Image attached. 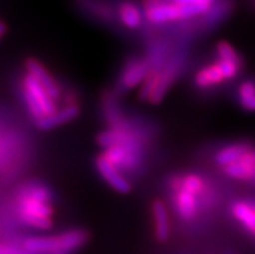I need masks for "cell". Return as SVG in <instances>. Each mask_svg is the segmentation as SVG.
<instances>
[{"label": "cell", "instance_id": "obj_1", "mask_svg": "<svg viewBox=\"0 0 255 254\" xmlns=\"http://www.w3.org/2000/svg\"><path fill=\"white\" fill-rule=\"evenodd\" d=\"M51 192L39 184L26 187L18 201V216L25 225L36 230H49L53 226Z\"/></svg>", "mask_w": 255, "mask_h": 254}, {"label": "cell", "instance_id": "obj_2", "mask_svg": "<svg viewBox=\"0 0 255 254\" xmlns=\"http://www.w3.org/2000/svg\"><path fill=\"white\" fill-rule=\"evenodd\" d=\"M90 235L83 229H73L52 236H34L23 242L30 254H73L87 244Z\"/></svg>", "mask_w": 255, "mask_h": 254}, {"label": "cell", "instance_id": "obj_3", "mask_svg": "<svg viewBox=\"0 0 255 254\" xmlns=\"http://www.w3.org/2000/svg\"><path fill=\"white\" fill-rule=\"evenodd\" d=\"M184 53L178 52L174 57L161 69H152L139 91V97L152 105H157L165 99L172 83L184 64Z\"/></svg>", "mask_w": 255, "mask_h": 254}, {"label": "cell", "instance_id": "obj_4", "mask_svg": "<svg viewBox=\"0 0 255 254\" xmlns=\"http://www.w3.org/2000/svg\"><path fill=\"white\" fill-rule=\"evenodd\" d=\"M22 93L27 110L32 118H35V121L53 114L58 109L56 100L51 97L44 87L29 73L23 77Z\"/></svg>", "mask_w": 255, "mask_h": 254}, {"label": "cell", "instance_id": "obj_5", "mask_svg": "<svg viewBox=\"0 0 255 254\" xmlns=\"http://www.w3.org/2000/svg\"><path fill=\"white\" fill-rule=\"evenodd\" d=\"M103 155L121 169L123 173L136 171L141 166L144 158L142 143H126V144L112 145L104 148Z\"/></svg>", "mask_w": 255, "mask_h": 254}, {"label": "cell", "instance_id": "obj_6", "mask_svg": "<svg viewBox=\"0 0 255 254\" xmlns=\"http://www.w3.org/2000/svg\"><path fill=\"white\" fill-rule=\"evenodd\" d=\"M142 6L145 19L153 25L178 22L184 19L181 9L171 0H144Z\"/></svg>", "mask_w": 255, "mask_h": 254}, {"label": "cell", "instance_id": "obj_7", "mask_svg": "<svg viewBox=\"0 0 255 254\" xmlns=\"http://www.w3.org/2000/svg\"><path fill=\"white\" fill-rule=\"evenodd\" d=\"M152 69V64L148 60V57L133 56V57L128 58L121 70L120 81H118L120 88L123 91H128L141 86L148 78Z\"/></svg>", "mask_w": 255, "mask_h": 254}, {"label": "cell", "instance_id": "obj_8", "mask_svg": "<svg viewBox=\"0 0 255 254\" xmlns=\"http://www.w3.org/2000/svg\"><path fill=\"white\" fill-rule=\"evenodd\" d=\"M95 168H96L97 173L100 174L101 179L112 190L118 193H122V195L131 192L132 184L127 179L125 173L118 166H116L113 162H110L103 153L100 156H97L96 160H95Z\"/></svg>", "mask_w": 255, "mask_h": 254}, {"label": "cell", "instance_id": "obj_9", "mask_svg": "<svg viewBox=\"0 0 255 254\" xmlns=\"http://www.w3.org/2000/svg\"><path fill=\"white\" fill-rule=\"evenodd\" d=\"M170 188L172 190V206L176 216L184 222H192L200 213L201 196L181 187L170 186Z\"/></svg>", "mask_w": 255, "mask_h": 254}, {"label": "cell", "instance_id": "obj_10", "mask_svg": "<svg viewBox=\"0 0 255 254\" xmlns=\"http://www.w3.org/2000/svg\"><path fill=\"white\" fill-rule=\"evenodd\" d=\"M215 53H217L215 61L223 70L227 81L235 79L243 69V58L237 49L230 42L220 40L215 45Z\"/></svg>", "mask_w": 255, "mask_h": 254}, {"label": "cell", "instance_id": "obj_11", "mask_svg": "<svg viewBox=\"0 0 255 254\" xmlns=\"http://www.w3.org/2000/svg\"><path fill=\"white\" fill-rule=\"evenodd\" d=\"M224 174L241 182H255V147L252 145L240 160L223 168Z\"/></svg>", "mask_w": 255, "mask_h": 254}, {"label": "cell", "instance_id": "obj_12", "mask_svg": "<svg viewBox=\"0 0 255 254\" xmlns=\"http://www.w3.org/2000/svg\"><path fill=\"white\" fill-rule=\"evenodd\" d=\"M150 214L153 219V234L158 243L168 242L171 235L170 214L166 204L162 200H154L150 208Z\"/></svg>", "mask_w": 255, "mask_h": 254}, {"label": "cell", "instance_id": "obj_13", "mask_svg": "<svg viewBox=\"0 0 255 254\" xmlns=\"http://www.w3.org/2000/svg\"><path fill=\"white\" fill-rule=\"evenodd\" d=\"M81 114V108L78 105V103H68L65 106H62L61 109H57L53 114L45 116L43 118L36 121V126L43 131H48V130H53L56 127H60L62 125L74 121Z\"/></svg>", "mask_w": 255, "mask_h": 254}, {"label": "cell", "instance_id": "obj_14", "mask_svg": "<svg viewBox=\"0 0 255 254\" xmlns=\"http://www.w3.org/2000/svg\"><path fill=\"white\" fill-rule=\"evenodd\" d=\"M26 71L31 74L32 77L35 78L39 83L42 84L45 88V91L51 95V97L57 101L61 97V88L58 86L57 81H56L53 75L49 73L47 69L44 68V65L40 61H38L36 58H29L26 61Z\"/></svg>", "mask_w": 255, "mask_h": 254}, {"label": "cell", "instance_id": "obj_15", "mask_svg": "<svg viewBox=\"0 0 255 254\" xmlns=\"http://www.w3.org/2000/svg\"><path fill=\"white\" fill-rule=\"evenodd\" d=\"M233 219L245 230L250 236L255 238V201L239 200L231 205Z\"/></svg>", "mask_w": 255, "mask_h": 254}, {"label": "cell", "instance_id": "obj_16", "mask_svg": "<svg viewBox=\"0 0 255 254\" xmlns=\"http://www.w3.org/2000/svg\"><path fill=\"white\" fill-rule=\"evenodd\" d=\"M226 77L217 61L210 62V64L205 65L202 68L197 70L194 74L193 82L194 86L201 90H207V88H213L215 86H219L223 82H226Z\"/></svg>", "mask_w": 255, "mask_h": 254}, {"label": "cell", "instance_id": "obj_17", "mask_svg": "<svg viewBox=\"0 0 255 254\" xmlns=\"http://www.w3.org/2000/svg\"><path fill=\"white\" fill-rule=\"evenodd\" d=\"M144 10L140 9V6L133 1H123L118 6V18L126 29L137 30L142 25V19L145 18Z\"/></svg>", "mask_w": 255, "mask_h": 254}, {"label": "cell", "instance_id": "obj_18", "mask_svg": "<svg viewBox=\"0 0 255 254\" xmlns=\"http://www.w3.org/2000/svg\"><path fill=\"white\" fill-rule=\"evenodd\" d=\"M252 147V144L248 142H236L232 143V144L224 145L219 151L215 153L214 156V161L218 166L223 169L228 165L236 162L237 160H240V157L245 153L248 149Z\"/></svg>", "mask_w": 255, "mask_h": 254}, {"label": "cell", "instance_id": "obj_19", "mask_svg": "<svg viewBox=\"0 0 255 254\" xmlns=\"http://www.w3.org/2000/svg\"><path fill=\"white\" fill-rule=\"evenodd\" d=\"M183 12L184 19L194 18L211 12L215 0H171Z\"/></svg>", "mask_w": 255, "mask_h": 254}, {"label": "cell", "instance_id": "obj_20", "mask_svg": "<svg viewBox=\"0 0 255 254\" xmlns=\"http://www.w3.org/2000/svg\"><path fill=\"white\" fill-rule=\"evenodd\" d=\"M237 103L248 113H255V81L246 79L237 88Z\"/></svg>", "mask_w": 255, "mask_h": 254}, {"label": "cell", "instance_id": "obj_21", "mask_svg": "<svg viewBox=\"0 0 255 254\" xmlns=\"http://www.w3.org/2000/svg\"><path fill=\"white\" fill-rule=\"evenodd\" d=\"M0 254H30L29 252H26L25 249L19 251V249L14 248V247H9V245H0Z\"/></svg>", "mask_w": 255, "mask_h": 254}, {"label": "cell", "instance_id": "obj_22", "mask_svg": "<svg viewBox=\"0 0 255 254\" xmlns=\"http://www.w3.org/2000/svg\"><path fill=\"white\" fill-rule=\"evenodd\" d=\"M6 31V26L0 21V36H3Z\"/></svg>", "mask_w": 255, "mask_h": 254}, {"label": "cell", "instance_id": "obj_23", "mask_svg": "<svg viewBox=\"0 0 255 254\" xmlns=\"http://www.w3.org/2000/svg\"><path fill=\"white\" fill-rule=\"evenodd\" d=\"M0 38H1V36H0Z\"/></svg>", "mask_w": 255, "mask_h": 254}]
</instances>
